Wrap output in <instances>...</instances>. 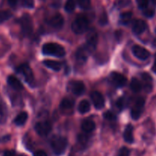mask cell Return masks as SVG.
Instances as JSON below:
<instances>
[{
  "instance_id": "obj_1",
  "label": "cell",
  "mask_w": 156,
  "mask_h": 156,
  "mask_svg": "<svg viewBox=\"0 0 156 156\" xmlns=\"http://www.w3.org/2000/svg\"><path fill=\"white\" fill-rule=\"evenodd\" d=\"M42 52L44 55L56 56V57H62L66 55V50L62 46L56 43L45 44L43 46Z\"/></svg>"
},
{
  "instance_id": "obj_2",
  "label": "cell",
  "mask_w": 156,
  "mask_h": 156,
  "mask_svg": "<svg viewBox=\"0 0 156 156\" xmlns=\"http://www.w3.org/2000/svg\"><path fill=\"white\" fill-rule=\"evenodd\" d=\"M68 145L66 139L61 136H55L50 141V146L56 155H61L65 152Z\"/></svg>"
},
{
  "instance_id": "obj_3",
  "label": "cell",
  "mask_w": 156,
  "mask_h": 156,
  "mask_svg": "<svg viewBox=\"0 0 156 156\" xmlns=\"http://www.w3.org/2000/svg\"><path fill=\"white\" fill-rule=\"evenodd\" d=\"M89 21L85 15H79L72 24V30L76 34H82L88 30Z\"/></svg>"
},
{
  "instance_id": "obj_4",
  "label": "cell",
  "mask_w": 156,
  "mask_h": 156,
  "mask_svg": "<svg viewBox=\"0 0 156 156\" xmlns=\"http://www.w3.org/2000/svg\"><path fill=\"white\" fill-rule=\"evenodd\" d=\"M20 26H21V32L24 36H29L33 31V21L31 17L28 14H24L20 18L19 21Z\"/></svg>"
},
{
  "instance_id": "obj_5",
  "label": "cell",
  "mask_w": 156,
  "mask_h": 156,
  "mask_svg": "<svg viewBox=\"0 0 156 156\" xmlns=\"http://www.w3.org/2000/svg\"><path fill=\"white\" fill-rule=\"evenodd\" d=\"M86 36V44L85 47L89 53H93L96 50L98 42V35L94 29L88 30Z\"/></svg>"
},
{
  "instance_id": "obj_6",
  "label": "cell",
  "mask_w": 156,
  "mask_h": 156,
  "mask_svg": "<svg viewBox=\"0 0 156 156\" xmlns=\"http://www.w3.org/2000/svg\"><path fill=\"white\" fill-rule=\"evenodd\" d=\"M16 72L24 77V80L27 83L32 84L34 80V76L33 71L31 68L27 64L24 63L20 65L18 68L16 69Z\"/></svg>"
},
{
  "instance_id": "obj_7",
  "label": "cell",
  "mask_w": 156,
  "mask_h": 156,
  "mask_svg": "<svg viewBox=\"0 0 156 156\" xmlns=\"http://www.w3.org/2000/svg\"><path fill=\"white\" fill-rule=\"evenodd\" d=\"M145 106V100L143 98H139L131 110V117L133 120H136L141 117Z\"/></svg>"
},
{
  "instance_id": "obj_8",
  "label": "cell",
  "mask_w": 156,
  "mask_h": 156,
  "mask_svg": "<svg viewBox=\"0 0 156 156\" xmlns=\"http://www.w3.org/2000/svg\"><path fill=\"white\" fill-rule=\"evenodd\" d=\"M68 89L69 91H70L76 95H82L85 91V85L82 81H71L69 82Z\"/></svg>"
},
{
  "instance_id": "obj_9",
  "label": "cell",
  "mask_w": 156,
  "mask_h": 156,
  "mask_svg": "<svg viewBox=\"0 0 156 156\" xmlns=\"http://www.w3.org/2000/svg\"><path fill=\"white\" fill-rule=\"evenodd\" d=\"M110 81L111 83L116 87L118 88H122V87L125 86L127 82V79L123 75L120 74V73H117V72H113L110 75Z\"/></svg>"
},
{
  "instance_id": "obj_10",
  "label": "cell",
  "mask_w": 156,
  "mask_h": 156,
  "mask_svg": "<svg viewBox=\"0 0 156 156\" xmlns=\"http://www.w3.org/2000/svg\"><path fill=\"white\" fill-rule=\"evenodd\" d=\"M35 130L37 133L38 135L44 136L48 135L51 132L52 124L48 121L38 122L35 125Z\"/></svg>"
},
{
  "instance_id": "obj_11",
  "label": "cell",
  "mask_w": 156,
  "mask_h": 156,
  "mask_svg": "<svg viewBox=\"0 0 156 156\" xmlns=\"http://www.w3.org/2000/svg\"><path fill=\"white\" fill-rule=\"evenodd\" d=\"M133 54L140 60H146L150 56V53L149 50L140 45H135L132 49Z\"/></svg>"
},
{
  "instance_id": "obj_12",
  "label": "cell",
  "mask_w": 156,
  "mask_h": 156,
  "mask_svg": "<svg viewBox=\"0 0 156 156\" xmlns=\"http://www.w3.org/2000/svg\"><path fill=\"white\" fill-rule=\"evenodd\" d=\"M91 99L96 109L100 110L105 107V101L104 96L98 91H93L91 94Z\"/></svg>"
},
{
  "instance_id": "obj_13",
  "label": "cell",
  "mask_w": 156,
  "mask_h": 156,
  "mask_svg": "<svg viewBox=\"0 0 156 156\" xmlns=\"http://www.w3.org/2000/svg\"><path fill=\"white\" fill-rule=\"evenodd\" d=\"M132 28L134 34L140 35L146 31V29H147V24L143 20L137 19L134 21Z\"/></svg>"
},
{
  "instance_id": "obj_14",
  "label": "cell",
  "mask_w": 156,
  "mask_h": 156,
  "mask_svg": "<svg viewBox=\"0 0 156 156\" xmlns=\"http://www.w3.org/2000/svg\"><path fill=\"white\" fill-rule=\"evenodd\" d=\"M47 24L54 28H60L64 24V18L60 14H56L47 21Z\"/></svg>"
},
{
  "instance_id": "obj_15",
  "label": "cell",
  "mask_w": 156,
  "mask_h": 156,
  "mask_svg": "<svg viewBox=\"0 0 156 156\" xmlns=\"http://www.w3.org/2000/svg\"><path fill=\"white\" fill-rule=\"evenodd\" d=\"M7 82L9 86L15 91H21L23 89L22 83L15 76H9L7 79Z\"/></svg>"
},
{
  "instance_id": "obj_16",
  "label": "cell",
  "mask_w": 156,
  "mask_h": 156,
  "mask_svg": "<svg viewBox=\"0 0 156 156\" xmlns=\"http://www.w3.org/2000/svg\"><path fill=\"white\" fill-rule=\"evenodd\" d=\"M8 117V108L5 102L0 96V124H3L6 122Z\"/></svg>"
},
{
  "instance_id": "obj_17",
  "label": "cell",
  "mask_w": 156,
  "mask_h": 156,
  "mask_svg": "<svg viewBox=\"0 0 156 156\" xmlns=\"http://www.w3.org/2000/svg\"><path fill=\"white\" fill-rule=\"evenodd\" d=\"M89 54V53L88 52V50H86L85 47H80L79 50H77L76 54V59L80 63H84V62H86L87 59H88V56Z\"/></svg>"
},
{
  "instance_id": "obj_18",
  "label": "cell",
  "mask_w": 156,
  "mask_h": 156,
  "mask_svg": "<svg viewBox=\"0 0 156 156\" xmlns=\"http://www.w3.org/2000/svg\"><path fill=\"white\" fill-rule=\"evenodd\" d=\"M82 131L85 133H89L94 131L96 128L95 123L91 120H84L81 125Z\"/></svg>"
},
{
  "instance_id": "obj_19",
  "label": "cell",
  "mask_w": 156,
  "mask_h": 156,
  "mask_svg": "<svg viewBox=\"0 0 156 156\" xmlns=\"http://www.w3.org/2000/svg\"><path fill=\"white\" fill-rule=\"evenodd\" d=\"M142 79L144 82V88L147 92H150L152 89V78L149 73H143L141 75Z\"/></svg>"
},
{
  "instance_id": "obj_20",
  "label": "cell",
  "mask_w": 156,
  "mask_h": 156,
  "mask_svg": "<svg viewBox=\"0 0 156 156\" xmlns=\"http://www.w3.org/2000/svg\"><path fill=\"white\" fill-rule=\"evenodd\" d=\"M123 138L126 143H133L134 142V137H133V126L131 124L127 125V126L125 129L124 133H123Z\"/></svg>"
},
{
  "instance_id": "obj_21",
  "label": "cell",
  "mask_w": 156,
  "mask_h": 156,
  "mask_svg": "<svg viewBox=\"0 0 156 156\" xmlns=\"http://www.w3.org/2000/svg\"><path fill=\"white\" fill-rule=\"evenodd\" d=\"M73 107H74V101L70 98H64L61 101L60 105H59V108L61 111L66 113L71 111Z\"/></svg>"
},
{
  "instance_id": "obj_22",
  "label": "cell",
  "mask_w": 156,
  "mask_h": 156,
  "mask_svg": "<svg viewBox=\"0 0 156 156\" xmlns=\"http://www.w3.org/2000/svg\"><path fill=\"white\" fill-rule=\"evenodd\" d=\"M44 65L47 68L53 70V71L58 72L62 68V65L60 62H57V61L50 60V59H46L43 62Z\"/></svg>"
},
{
  "instance_id": "obj_23",
  "label": "cell",
  "mask_w": 156,
  "mask_h": 156,
  "mask_svg": "<svg viewBox=\"0 0 156 156\" xmlns=\"http://www.w3.org/2000/svg\"><path fill=\"white\" fill-rule=\"evenodd\" d=\"M27 118H28V114H27V112L25 111H23V112H21L20 114H18L14 120V123H15V125L18 126H21L24 125V123L27 122Z\"/></svg>"
},
{
  "instance_id": "obj_24",
  "label": "cell",
  "mask_w": 156,
  "mask_h": 156,
  "mask_svg": "<svg viewBox=\"0 0 156 156\" xmlns=\"http://www.w3.org/2000/svg\"><path fill=\"white\" fill-rule=\"evenodd\" d=\"M91 109V105H90V102L87 100H82L80 103L79 104L78 106V111L80 114H86Z\"/></svg>"
},
{
  "instance_id": "obj_25",
  "label": "cell",
  "mask_w": 156,
  "mask_h": 156,
  "mask_svg": "<svg viewBox=\"0 0 156 156\" xmlns=\"http://www.w3.org/2000/svg\"><path fill=\"white\" fill-rule=\"evenodd\" d=\"M142 88H143V85H142L141 82H140L138 79H136V78H133L130 82L131 90H132L133 92L138 93L141 91Z\"/></svg>"
},
{
  "instance_id": "obj_26",
  "label": "cell",
  "mask_w": 156,
  "mask_h": 156,
  "mask_svg": "<svg viewBox=\"0 0 156 156\" xmlns=\"http://www.w3.org/2000/svg\"><path fill=\"white\" fill-rule=\"evenodd\" d=\"M132 17H133V14L132 12H123L120 15V21L122 24H124V25H126V24H129V22L132 20Z\"/></svg>"
},
{
  "instance_id": "obj_27",
  "label": "cell",
  "mask_w": 156,
  "mask_h": 156,
  "mask_svg": "<svg viewBox=\"0 0 156 156\" xmlns=\"http://www.w3.org/2000/svg\"><path fill=\"white\" fill-rule=\"evenodd\" d=\"M12 13L9 10H4L0 12V23L7 21L9 18H12Z\"/></svg>"
},
{
  "instance_id": "obj_28",
  "label": "cell",
  "mask_w": 156,
  "mask_h": 156,
  "mask_svg": "<svg viewBox=\"0 0 156 156\" xmlns=\"http://www.w3.org/2000/svg\"><path fill=\"white\" fill-rule=\"evenodd\" d=\"M76 1L75 0H67L65 4V10L69 13H71L76 8Z\"/></svg>"
},
{
  "instance_id": "obj_29",
  "label": "cell",
  "mask_w": 156,
  "mask_h": 156,
  "mask_svg": "<svg viewBox=\"0 0 156 156\" xmlns=\"http://www.w3.org/2000/svg\"><path fill=\"white\" fill-rule=\"evenodd\" d=\"M132 0H116L115 6L118 9H123L131 4Z\"/></svg>"
},
{
  "instance_id": "obj_30",
  "label": "cell",
  "mask_w": 156,
  "mask_h": 156,
  "mask_svg": "<svg viewBox=\"0 0 156 156\" xmlns=\"http://www.w3.org/2000/svg\"><path fill=\"white\" fill-rule=\"evenodd\" d=\"M77 3L82 9H88L91 6V0H77Z\"/></svg>"
},
{
  "instance_id": "obj_31",
  "label": "cell",
  "mask_w": 156,
  "mask_h": 156,
  "mask_svg": "<svg viewBox=\"0 0 156 156\" xmlns=\"http://www.w3.org/2000/svg\"><path fill=\"white\" fill-rule=\"evenodd\" d=\"M155 9L152 8H149V6L143 9V15L147 18H152L155 15Z\"/></svg>"
},
{
  "instance_id": "obj_32",
  "label": "cell",
  "mask_w": 156,
  "mask_h": 156,
  "mask_svg": "<svg viewBox=\"0 0 156 156\" xmlns=\"http://www.w3.org/2000/svg\"><path fill=\"white\" fill-rule=\"evenodd\" d=\"M21 5L27 9H33L34 6V0H21Z\"/></svg>"
},
{
  "instance_id": "obj_33",
  "label": "cell",
  "mask_w": 156,
  "mask_h": 156,
  "mask_svg": "<svg viewBox=\"0 0 156 156\" xmlns=\"http://www.w3.org/2000/svg\"><path fill=\"white\" fill-rule=\"evenodd\" d=\"M104 117L108 120H115L117 119L115 114L113 112H111V111H106L104 114Z\"/></svg>"
},
{
  "instance_id": "obj_34",
  "label": "cell",
  "mask_w": 156,
  "mask_h": 156,
  "mask_svg": "<svg viewBox=\"0 0 156 156\" xmlns=\"http://www.w3.org/2000/svg\"><path fill=\"white\" fill-rule=\"evenodd\" d=\"M136 2L139 8L143 10L149 6V0H136Z\"/></svg>"
},
{
  "instance_id": "obj_35",
  "label": "cell",
  "mask_w": 156,
  "mask_h": 156,
  "mask_svg": "<svg viewBox=\"0 0 156 156\" xmlns=\"http://www.w3.org/2000/svg\"><path fill=\"white\" fill-rule=\"evenodd\" d=\"M125 103H126V101H125L124 98H119L118 100L117 101V102H116V105H117V107L119 108V109L122 110L124 108Z\"/></svg>"
},
{
  "instance_id": "obj_36",
  "label": "cell",
  "mask_w": 156,
  "mask_h": 156,
  "mask_svg": "<svg viewBox=\"0 0 156 156\" xmlns=\"http://www.w3.org/2000/svg\"><path fill=\"white\" fill-rule=\"evenodd\" d=\"M129 154H130L129 149L126 147H123L119 152L118 156H129Z\"/></svg>"
},
{
  "instance_id": "obj_37",
  "label": "cell",
  "mask_w": 156,
  "mask_h": 156,
  "mask_svg": "<svg viewBox=\"0 0 156 156\" xmlns=\"http://www.w3.org/2000/svg\"><path fill=\"white\" fill-rule=\"evenodd\" d=\"M99 22H100L101 24L102 25H105L108 23V17H107L106 14H104L101 17L100 20H99Z\"/></svg>"
},
{
  "instance_id": "obj_38",
  "label": "cell",
  "mask_w": 156,
  "mask_h": 156,
  "mask_svg": "<svg viewBox=\"0 0 156 156\" xmlns=\"http://www.w3.org/2000/svg\"><path fill=\"white\" fill-rule=\"evenodd\" d=\"M3 156H16V153L13 150H7L4 152Z\"/></svg>"
},
{
  "instance_id": "obj_39",
  "label": "cell",
  "mask_w": 156,
  "mask_h": 156,
  "mask_svg": "<svg viewBox=\"0 0 156 156\" xmlns=\"http://www.w3.org/2000/svg\"><path fill=\"white\" fill-rule=\"evenodd\" d=\"M34 156H47V153L44 152V151L38 150V151H37V152H34Z\"/></svg>"
},
{
  "instance_id": "obj_40",
  "label": "cell",
  "mask_w": 156,
  "mask_h": 156,
  "mask_svg": "<svg viewBox=\"0 0 156 156\" xmlns=\"http://www.w3.org/2000/svg\"><path fill=\"white\" fill-rule=\"evenodd\" d=\"M8 3L11 7H15L18 2V0H7Z\"/></svg>"
},
{
  "instance_id": "obj_41",
  "label": "cell",
  "mask_w": 156,
  "mask_h": 156,
  "mask_svg": "<svg viewBox=\"0 0 156 156\" xmlns=\"http://www.w3.org/2000/svg\"><path fill=\"white\" fill-rule=\"evenodd\" d=\"M9 140H10V136H2V138H0V143H5V142L9 141Z\"/></svg>"
},
{
  "instance_id": "obj_42",
  "label": "cell",
  "mask_w": 156,
  "mask_h": 156,
  "mask_svg": "<svg viewBox=\"0 0 156 156\" xmlns=\"http://www.w3.org/2000/svg\"><path fill=\"white\" fill-rule=\"evenodd\" d=\"M152 71L154 72V73H156V59H155V62H154L153 66H152Z\"/></svg>"
},
{
  "instance_id": "obj_43",
  "label": "cell",
  "mask_w": 156,
  "mask_h": 156,
  "mask_svg": "<svg viewBox=\"0 0 156 156\" xmlns=\"http://www.w3.org/2000/svg\"><path fill=\"white\" fill-rule=\"evenodd\" d=\"M152 46L156 47V30H155V38H154L153 41H152Z\"/></svg>"
},
{
  "instance_id": "obj_44",
  "label": "cell",
  "mask_w": 156,
  "mask_h": 156,
  "mask_svg": "<svg viewBox=\"0 0 156 156\" xmlns=\"http://www.w3.org/2000/svg\"><path fill=\"white\" fill-rule=\"evenodd\" d=\"M152 2H153V4L156 5V0H152Z\"/></svg>"
},
{
  "instance_id": "obj_45",
  "label": "cell",
  "mask_w": 156,
  "mask_h": 156,
  "mask_svg": "<svg viewBox=\"0 0 156 156\" xmlns=\"http://www.w3.org/2000/svg\"><path fill=\"white\" fill-rule=\"evenodd\" d=\"M18 156H26V155H18Z\"/></svg>"
}]
</instances>
